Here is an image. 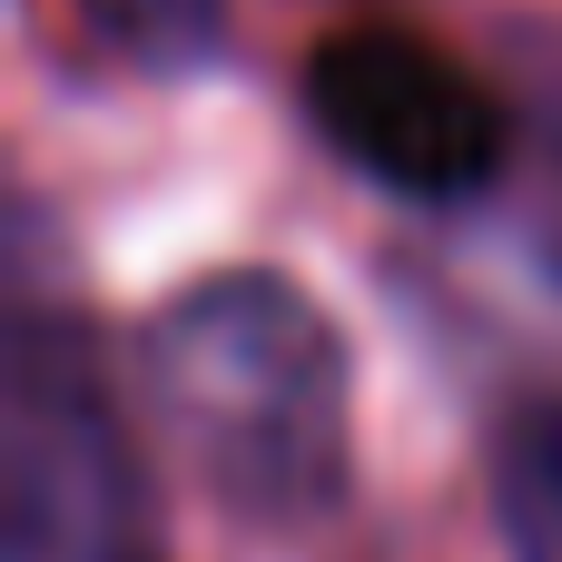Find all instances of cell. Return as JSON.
Returning a JSON list of instances; mask_svg holds the SVG:
<instances>
[{
  "label": "cell",
  "instance_id": "1",
  "mask_svg": "<svg viewBox=\"0 0 562 562\" xmlns=\"http://www.w3.org/2000/svg\"><path fill=\"white\" fill-rule=\"evenodd\" d=\"M148 405L237 524H316L346 494V336L277 267L207 277L148 326Z\"/></svg>",
  "mask_w": 562,
  "mask_h": 562
},
{
  "label": "cell",
  "instance_id": "2",
  "mask_svg": "<svg viewBox=\"0 0 562 562\" xmlns=\"http://www.w3.org/2000/svg\"><path fill=\"white\" fill-rule=\"evenodd\" d=\"M0 464H10V562H158L138 445L89 346L49 316H20L10 336Z\"/></svg>",
  "mask_w": 562,
  "mask_h": 562
},
{
  "label": "cell",
  "instance_id": "4",
  "mask_svg": "<svg viewBox=\"0 0 562 562\" xmlns=\"http://www.w3.org/2000/svg\"><path fill=\"white\" fill-rule=\"evenodd\" d=\"M484 494H494V533L514 562H562V395L494 425Z\"/></svg>",
  "mask_w": 562,
  "mask_h": 562
},
{
  "label": "cell",
  "instance_id": "6",
  "mask_svg": "<svg viewBox=\"0 0 562 562\" xmlns=\"http://www.w3.org/2000/svg\"><path fill=\"white\" fill-rule=\"evenodd\" d=\"M543 267L562 277V198H543Z\"/></svg>",
  "mask_w": 562,
  "mask_h": 562
},
{
  "label": "cell",
  "instance_id": "5",
  "mask_svg": "<svg viewBox=\"0 0 562 562\" xmlns=\"http://www.w3.org/2000/svg\"><path fill=\"white\" fill-rule=\"evenodd\" d=\"M79 20H89V40L99 49H119L128 69H198L207 49H217V30H227V0H79Z\"/></svg>",
  "mask_w": 562,
  "mask_h": 562
},
{
  "label": "cell",
  "instance_id": "3",
  "mask_svg": "<svg viewBox=\"0 0 562 562\" xmlns=\"http://www.w3.org/2000/svg\"><path fill=\"white\" fill-rule=\"evenodd\" d=\"M306 119L336 138L346 168L425 207H464L514 168V109L494 99V79H474L445 40L405 20L326 30L306 49Z\"/></svg>",
  "mask_w": 562,
  "mask_h": 562
}]
</instances>
